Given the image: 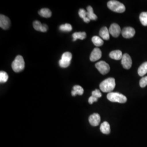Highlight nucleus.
Here are the masks:
<instances>
[{
	"instance_id": "obj_1",
	"label": "nucleus",
	"mask_w": 147,
	"mask_h": 147,
	"mask_svg": "<svg viewBox=\"0 0 147 147\" xmlns=\"http://www.w3.org/2000/svg\"><path fill=\"white\" fill-rule=\"evenodd\" d=\"M116 87L115 79L110 78L103 81L100 84V89L105 93H111Z\"/></svg>"
},
{
	"instance_id": "obj_2",
	"label": "nucleus",
	"mask_w": 147,
	"mask_h": 147,
	"mask_svg": "<svg viewBox=\"0 0 147 147\" xmlns=\"http://www.w3.org/2000/svg\"><path fill=\"white\" fill-rule=\"evenodd\" d=\"M108 8L113 11L121 13L125 11V7L123 3L116 0H111L107 3Z\"/></svg>"
},
{
	"instance_id": "obj_3",
	"label": "nucleus",
	"mask_w": 147,
	"mask_h": 147,
	"mask_svg": "<svg viewBox=\"0 0 147 147\" xmlns=\"http://www.w3.org/2000/svg\"><path fill=\"white\" fill-rule=\"evenodd\" d=\"M11 68L16 73H19L25 68V61L22 56L18 55L11 64Z\"/></svg>"
},
{
	"instance_id": "obj_4",
	"label": "nucleus",
	"mask_w": 147,
	"mask_h": 147,
	"mask_svg": "<svg viewBox=\"0 0 147 147\" xmlns=\"http://www.w3.org/2000/svg\"><path fill=\"white\" fill-rule=\"evenodd\" d=\"M107 98L111 102L121 104L125 103L127 101V98L125 95L117 92L109 93L107 95Z\"/></svg>"
},
{
	"instance_id": "obj_5",
	"label": "nucleus",
	"mask_w": 147,
	"mask_h": 147,
	"mask_svg": "<svg viewBox=\"0 0 147 147\" xmlns=\"http://www.w3.org/2000/svg\"><path fill=\"white\" fill-rule=\"evenodd\" d=\"M72 59V54L69 52H65L64 53L62 58L59 61V66L61 68H67L69 66L71 63V61Z\"/></svg>"
},
{
	"instance_id": "obj_6",
	"label": "nucleus",
	"mask_w": 147,
	"mask_h": 147,
	"mask_svg": "<svg viewBox=\"0 0 147 147\" xmlns=\"http://www.w3.org/2000/svg\"><path fill=\"white\" fill-rule=\"evenodd\" d=\"M95 67L99 70L100 73L102 75H105L110 71V65L105 61H100L95 64Z\"/></svg>"
},
{
	"instance_id": "obj_7",
	"label": "nucleus",
	"mask_w": 147,
	"mask_h": 147,
	"mask_svg": "<svg viewBox=\"0 0 147 147\" xmlns=\"http://www.w3.org/2000/svg\"><path fill=\"white\" fill-rule=\"evenodd\" d=\"M132 59L129 55L125 53L123 55L121 58V64L123 68L126 69H130L132 66Z\"/></svg>"
},
{
	"instance_id": "obj_8",
	"label": "nucleus",
	"mask_w": 147,
	"mask_h": 147,
	"mask_svg": "<svg viewBox=\"0 0 147 147\" xmlns=\"http://www.w3.org/2000/svg\"><path fill=\"white\" fill-rule=\"evenodd\" d=\"M121 34L125 38H131L135 34V30L131 27H126L121 31Z\"/></svg>"
},
{
	"instance_id": "obj_9",
	"label": "nucleus",
	"mask_w": 147,
	"mask_h": 147,
	"mask_svg": "<svg viewBox=\"0 0 147 147\" xmlns=\"http://www.w3.org/2000/svg\"><path fill=\"white\" fill-rule=\"evenodd\" d=\"M109 30L110 34L115 38L119 37L121 32V27L117 24H112L110 27Z\"/></svg>"
},
{
	"instance_id": "obj_10",
	"label": "nucleus",
	"mask_w": 147,
	"mask_h": 147,
	"mask_svg": "<svg viewBox=\"0 0 147 147\" xmlns=\"http://www.w3.org/2000/svg\"><path fill=\"white\" fill-rule=\"evenodd\" d=\"M11 26V21L6 16L1 14L0 16V27L3 30H8Z\"/></svg>"
},
{
	"instance_id": "obj_11",
	"label": "nucleus",
	"mask_w": 147,
	"mask_h": 147,
	"mask_svg": "<svg viewBox=\"0 0 147 147\" xmlns=\"http://www.w3.org/2000/svg\"><path fill=\"white\" fill-rule=\"evenodd\" d=\"M102 56V53L100 49L96 47L94 49L90 56V60L92 62H95L99 60Z\"/></svg>"
},
{
	"instance_id": "obj_12",
	"label": "nucleus",
	"mask_w": 147,
	"mask_h": 147,
	"mask_svg": "<svg viewBox=\"0 0 147 147\" xmlns=\"http://www.w3.org/2000/svg\"><path fill=\"white\" fill-rule=\"evenodd\" d=\"M33 26L34 28L37 31L45 32L47 31L48 26L46 24H42V23L39 21H35L33 23Z\"/></svg>"
},
{
	"instance_id": "obj_13",
	"label": "nucleus",
	"mask_w": 147,
	"mask_h": 147,
	"mask_svg": "<svg viewBox=\"0 0 147 147\" xmlns=\"http://www.w3.org/2000/svg\"><path fill=\"white\" fill-rule=\"evenodd\" d=\"M100 120H101L100 116L98 113H94L91 116H89V123L92 126H98L100 123Z\"/></svg>"
},
{
	"instance_id": "obj_14",
	"label": "nucleus",
	"mask_w": 147,
	"mask_h": 147,
	"mask_svg": "<svg viewBox=\"0 0 147 147\" xmlns=\"http://www.w3.org/2000/svg\"><path fill=\"white\" fill-rule=\"evenodd\" d=\"M99 35L104 40H107L110 39V32L106 27H103L101 28L99 32Z\"/></svg>"
},
{
	"instance_id": "obj_15",
	"label": "nucleus",
	"mask_w": 147,
	"mask_h": 147,
	"mask_svg": "<svg viewBox=\"0 0 147 147\" xmlns=\"http://www.w3.org/2000/svg\"><path fill=\"white\" fill-rule=\"evenodd\" d=\"M100 131L104 134H109L110 133V126L107 121L103 122L100 127Z\"/></svg>"
},
{
	"instance_id": "obj_16",
	"label": "nucleus",
	"mask_w": 147,
	"mask_h": 147,
	"mask_svg": "<svg viewBox=\"0 0 147 147\" xmlns=\"http://www.w3.org/2000/svg\"><path fill=\"white\" fill-rule=\"evenodd\" d=\"M123 53L120 50H115L112 51L110 53V58L115 60H120L123 57Z\"/></svg>"
},
{
	"instance_id": "obj_17",
	"label": "nucleus",
	"mask_w": 147,
	"mask_h": 147,
	"mask_svg": "<svg viewBox=\"0 0 147 147\" xmlns=\"http://www.w3.org/2000/svg\"><path fill=\"white\" fill-rule=\"evenodd\" d=\"M84 90L81 86L79 85H75L73 87V90L71 92V95L74 96H76L77 94L82 95L84 94Z\"/></svg>"
},
{
	"instance_id": "obj_18",
	"label": "nucleus",
	"mask_w": 147,
	"mask_h": 147,
	"mask_svg": "<svg viewBox=\"0 0 147 147\" xmlns=\"http://www.w3.org/2000/svg\"><path fill=\"white\" fill-rule=\"evenodd\" d=\"M87 17L89 18L90 20H96L98 19L97 16H96L94 13L93 9L91 6H88L87 8Z\"/></svg>"
},
{
	"instance_id": "obj_19",
	"label": "nucleus",
	"mask_w": 147,
	"mask_h": 147,
	"mask_svg": "<svg viewBox=\"0 0 147 147\" xmlns=\"http://www.w3.org/2000/svg\"><path fill=\"white\" fill-rule=\"evenodd\" d=\"M73 42L76 41L77 39L84 40L86 38V33L85 32H75L73 34Z\"/></svg>"
},
{
	"instance_id": "obj_20",
	"label": "nucleus",
	"mask_w": 147,
	"mask_h": 147,
	"mask_svg": "<svg viewBox=\"0 0 147 147\" xmlns=\"http://www.w3.org/2000/svg\"><path fill=\"white\" fill-rule=\"evenodd\" d=\"M147 73V62L143 63L138 69V74L140 76H143Z\"/></svg>"
},
{
	"instance_id": "obj_21",
	"label": "nucleus",
	"mask_w": 147,
	"mask_h": 147,
	"mask_svg": "<svg viewBox=\"0 0 147 147\" xmlns=\"http://www.w3.org/2000/svg\"><path fill=\"white\" fill-rule=\"evenodd\" d=\"M39 14L44 18H50L52 15L51 11L48 8H42L39 11Z\"/></svg>"
},
{
	"instance_id": "obj_22",
	"label": "nucleus",
	"mask_w": 147,
	"mask_h": 147,
	"mask_svg": "<svg viewBox=\"0 0 147 147\" xmlns=\"http://www.w3.org/2000/svg\"><path fill=\"white\" fill-rule=\"evenodd\" d=\"M79 15L80 18L83 19L84 21L86 23H88L90 21V20L87 17V11H86L84 9H80L79 10Z\"/></svg>"
},
{
	"instance_id": "obj_23",
	"label": "nucleus",
	"mask_w": 147,
	"mask_h": 147,
	"mask_svg": "<svg viewBox=\"0 0 147 147\" xmlns=\"http://www.w3.org/2000/svg\"><path fill=\"white\" fill-rule=\"evenodd\" d=\"M92 41L96 47H101L104 44L103 40L98 36H94L92 39Z\"/></svg>"
},
{
	"instance_id": "obj_24",
	"label": "nucleus",
	"mask_w": 147,
	"mask_h": 147,
	"mask_svg": "<svg viewBox=\"0 0 147 147\" xmlns=\"http://www.w3.org/2000/svg\"><path fill=\"white\" fill-rule=\"evenodd\" d=\"M140 20L143 26H147V11L142 12L140 16Z\"/></svg>"
},
{
	"instance_id": "obj_25",
	"label": "nucleus",
	"mask_w": 147,
	"mask_h": 147,
	"mask_svg": "<svg viewBox=\"0 0 147 147\" xmlns=\"http://www.w3.org/2000/svg\"><path fill=\"white\" fill-rule=\"evenodd\" d=\"M59 28L62 31L70 32L72 30L73 27H72V26L69 24H65L61 25Z\"/></svg>"
},
{
	"instance_id": "obj_26",
	"label": "nucleus",
	"mask_w": 147,
	"mask_h": 147,
	"mask_svg": "<svg viewBox=\"0 0 147 147\" xmlns=\"http://www.w3.org/2000/svg\"><path fill=\"white\" fill-rule=\"evenodd\" d=\"M8 79V75L5 71H1L0 72V82L5 83Z\"/></svg>"
},
{
	"instance_id": "obj_27",
	"label": "nucleus",
	"mask_w": 147,
	"mask_h": 147,
	"mask_svg": "<svg viewBox=\"0 0 147 147\" xmlns=\"http://www.w3.org/2000/svg\"><path fill=\"white\" fill-rule=\"evenodd\" d=\"M140 87L142 88H144L147 86V76L145 77H143L142 79L140 80Z\"/></svg>"
},
{
	"instance_id": "obj_28",
	"label": "nucleus",
	"mask_w": 147,
	"mask_h": 147,
	"mask_svg": "<svg viewBox=\"0 0 147 147\" xmlns=\"http://www.w3.org/2000/svg\"><path fill=\"white\" fill-rule=\"evenodd\" d=\"M92 96H94L95 98L98 99L100 97H101L102 94L100 92V90L99 89H95L94 91L92 92Z\"/></svg>"
},
{
	"instance_id": "obj_29",
	"label": "nucleus",
	"mask_w": 147,
	"mask_h": 147,
	"mask_svg": "<svg viewBox=\"0 0 147 147\" xmlns=\"http://www.w3.org/2000/svg\"><path fill=\"white\" fill-rule=\"evenodd\" d=\"M98 101V99L95 98L93 96H91L90 97H89V99H88V102L89 104H92L94 102H96Z\"/></svg>"
}]
</instances>
